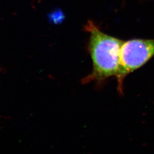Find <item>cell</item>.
I'll use <instances>...</instances> for the list:
<instances>
[{"mask_svg": "<svg viewBox=\"0 0 154 154\" xmlns=\"http://www.w3.org/2000/svg\"><path fill=\"white\" fill-rule=\"evenodd\" d=\"M84 29L89 35L87 49L93 68L91 72L83 78L82 83H94L100 88L109 79L116 78L119 74L124 41L104 33L91 21H88Z\"/></svg>", "mask_w": 154, "mask_h": 154, "instance_id": "6da1fadb", "label": "cell"}, {"mask_svg": "<svg viewBox=\"0 0 154 154\" xmlns=\"http://www.w3.org/2000/svg\"><path fill=\"white\" fill-rule=\"evenodd\" d=\"M154 57V39H131L123 42L121 51V68L116 78L118 93L123 94L127 76L141 68Z\"/></svg>", "mask_w": 154, "mask_h": 154, "instance_id": "7a4b0ae2", "label": "cell"}]
</instances>
